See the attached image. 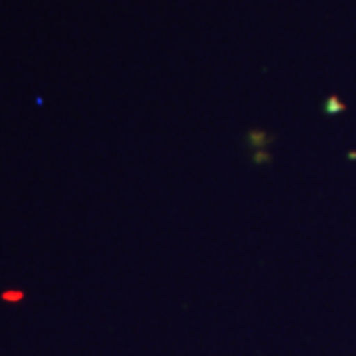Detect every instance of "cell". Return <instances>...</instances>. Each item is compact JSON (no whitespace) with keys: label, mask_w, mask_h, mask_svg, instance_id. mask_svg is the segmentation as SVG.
I'll list each match as a JSON object with an SVG mask.
<instances>
[{"label":"cell","mask_w":356,"mask_h":356,"mask_svg":"<svg viewBox=\"0 0 356 356\" xmlns=\"http://www.w3.org/2000/svg\"><path fill=\"white\" fill-rule=\"evenodd\" d=\"M2 299L6 303H18V301L24 299V291H20V289H6V291L2 293Z\"/></svg>","instance_id":"6da1fadb"},{"label":"cell","mask_w":356,"mask_h":356,"mask_svg":"<svg viewBox=\"0 0 356 356\" xmlns=\"http://www.w3.org/2000/svg\"><path fill=\"white\" fill-rule=\"evenodd\" d=\"M343 109H344V105L343 103L337 102V99H331V102L327 103V113L334 115V113H339V111H343Z\"/></svg>","instance_id":"7a4b0ae2"}]
</instances>
